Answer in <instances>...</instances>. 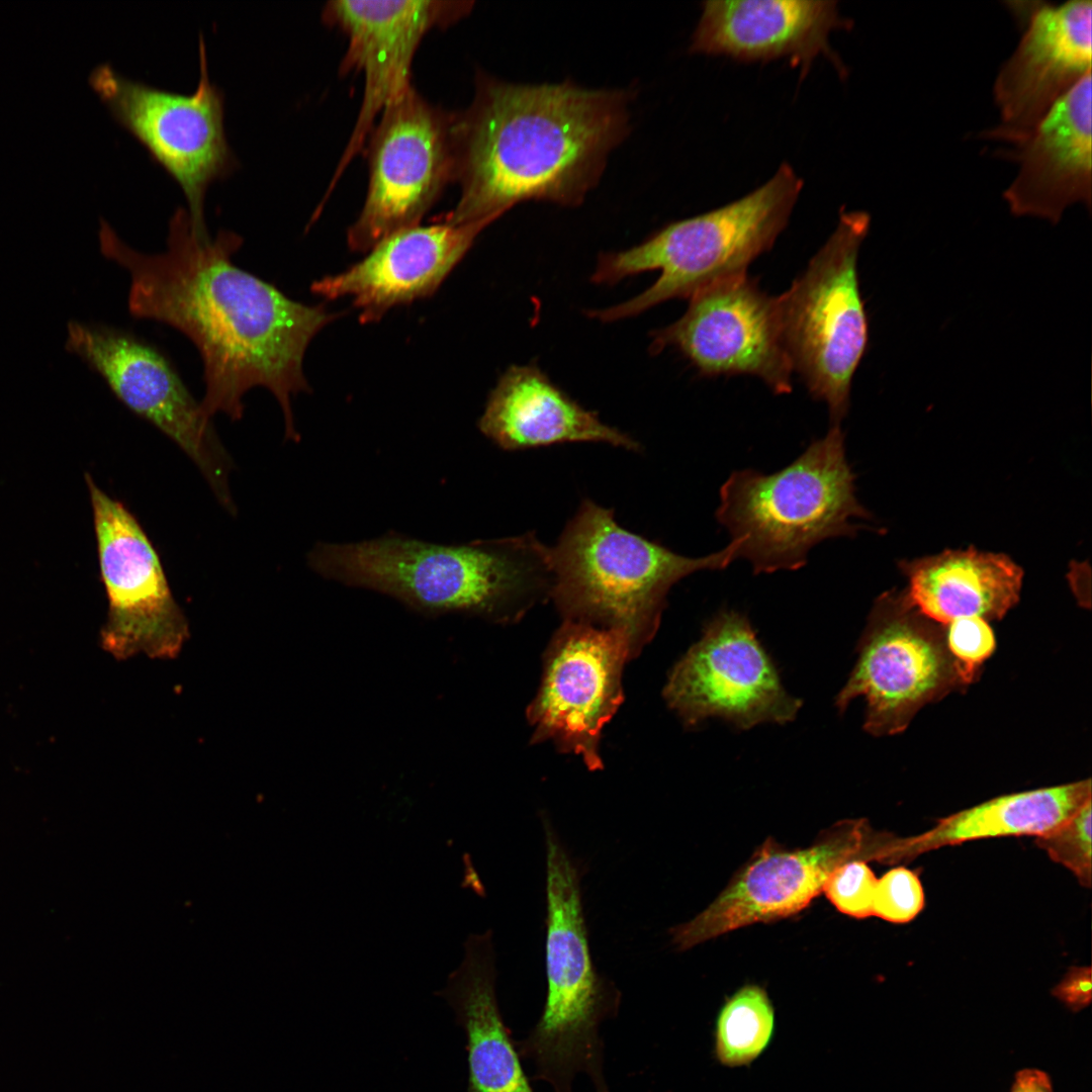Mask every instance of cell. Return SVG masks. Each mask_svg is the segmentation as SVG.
<instances>
[{"instance_id":"obj_2","label":"cell","mask_w":1092,"mask_h":1092,"mask_svg":"<svg viewBox=\"0 0 1092 1092\" xmlns=\"http://www.w3.org/2000/svg\"><path fill=\"white\" fill-rule=\"evenodd\" d=\"M631 90L516 84L478 72L453 113L459 199L441 221L496 220L525 201L581 204L630 131Z\"/></svg>"},{"instance_id":"obj_9","label":"cell","mask_w":1092,"mask_h":1092,"mask_svg":"<svg viewBox=\"0 0 1092 1092\" xmlns=\"http://www.w3.org/2000/svg\"><path fill=\"white\" fill-rule=\"evenodd\" d=\"M198 86L180 94L132 80L109 64L95 67L89 82L125 129L177 181L196 234L208 238L204 196L208 185L238 166L223 126L224 95L209 81L205 43L199 35Z\"/></svg>"},{"instance_id":"obj_23","label":"cell","mask_w":1092,"mask_h":1092,"mask_svg":"<svg viewBox=\"0 0 1092 1092\" xmlns=\"http://www.w3.org/2000/svg\"><path fill=\"white\" fill-rule=\"evenodd\" d=\"M482 434L508 451L572 442H600L630 451L640 444L605 424L536 365H512L490 391L478 422Z\"/></svg>"},{"instance_id":"obj_17","label":"cell","mask_w":1092,"mask_h":1092,"mask_svg":"<svg viewBox=\"0 0 1092 1092\" xmlns=\"http://www.w3.org/2000/svg\"><path fill=\"white\" fill-rule=\"evenodd\" d=\"M651 339L653 354L672 348L704 376L752 375L777 394L792 391L777 297L746 273L696 292L686 312Z\"/></svg>"},{"instance_id":"obj_16","label":"cell","mask_w":1092,"mask_h":1092,"mask_svg":"<svg viewBox=\"0 0 1092 1092\" xmlns=\"http://www.w3.org/2000/svg\"><path fill=\"white\" fill-rule=\"evenodd\" d=\"M473 1L335 0L324 22L348 39L341 75L363 73L362 102L350 139L324 196L327 201L364 146L383 109L411 87L413 61L423 38L469 15Z\"/></svg>"},{"instance_id":"obj_10","label":"cell","mask_w":1092,"mask_h":1092,"mask_svg":"<svg viewBox=\"0 0 1092 1092\" xmlns=\"http://www.w3.org/2000/svg\"><path fill=\"white\" fill-rule=\"evenodd\" d=\"M939 625L912 606L905 592L881 595L858 642L855 666L836 697L839 712L862 697L866 731L893 735L926 704L967 685Z\"/></svg>"},{"instance_id":"obj_14","label":"cell","mask_w":1092,"mask_h":1092,"mask_svg":"<svg viewBox=\"0 0 1092 1092\" xmlns=\"http://www.w3.org/2000/svg\"><path fill=\"white\" fill-rule=\"evenodd\" d=\"M66 348L100 374L128 410L174 441L232 509L229 461L210 419L158 348L123 330L75 321L68 325Z\"/></svg>"},{"instance_id":"obj_27","label":"cell","mask_w":1092,"mask_h":1092,"mask_svg":"<svg viewBox=\"0 0 1092 1092\" xmlns=\"http://www.w3.org/2000/svg\"><path fill=\"white\" fill-rule=\"evenodd\" d=\"M775 1029V1010L766 991L757 985L741 987L722 1006L716 1021L715 1056L723 1066H747L768 1045Z\"/></svg>"},{"instance_id":"obj_22","label":"cell","mask_w":1092,"mask_h":1092,"mask_svg":"<svg viewBox=\"0 0 1092 1092\" xmlns=\"http://www.w3.org/2000/svg\"><path fill=\"white\" fill-rule=\"evenodd\" d=\"M1018 173L1004 191L1011 212L1057 223L1067 207H1091V73L1008 154Z\"/></svg>"},{"instance_id":"obj_8","label":"cell","mask_w":1092,"mask_h":1092,"mask_svg":"<svg viewBox=\"0 0 1092 1092\" xmlns=\"http://www.w3.org/2000/svg\"><path fill=\"white\" fill-rule=\"evenodd\" d=\"M870 222L864 211L842 210L833 234L777 297L793 372L812 397L827 404L831 425H840L848 412L852 378L869 341L857 258Z\"/></svg>"},{"instance_id":"obj_28","label":"cell","mask_w":1092,"mask_h":1092,"mask_svg":"<svg viewBox=\"0 0 1092 1092\" xmlns=\"http://www.w3.org/2000/svg\"><path fill=\"white\" fill-rule=\"evenodd\" d=\"M1091 800L1055 829L1035 836V844L1069 869L1079 883L1091 887Z\"/></svg>"},{"instance_id":"obj_15","label":"cell","mask_w":1092,"mask_h":1092,"mask_svg":"<svg viewBox=\"0 0 1092 1092\" xmlns=\"http://www.w3.org/2000/svg\"><path fill=\"white\" fill-rule=\"evenodd\" d=\"M664 698L688 726L717 717L739 729L793 721L802 702L783 687L748 619L721 611L673 667Z\"/></svg>"},{"instance_id":"obj_3","label":"cell","mask_w":1092,"mask_h":1092,"mask_svg":"<svg viewBox=\"0 0 1092 1092\" xmlns=\"http://www.w3.org/2000/svg\"><path fill=\"white\" fill-rule=\"evenodd\" d=\"M308 564L325 577L378 590L430 615L517 616L539 595H550L553 583L550 548L533 533L449 546L395 534L320 543Z\"/></svg>"},{"instance_id":"obj_33","label":"cell","mask_w":1092,"mask_h":1092,"mask_svg":"<svg viewBox=\"0 0 1092 1092\" xmlns=\"http://www.w3.org/2000/svg\"><path fill=\"white\" fill-rule=\"evenodd\" d=\"M1010 1092H1054L1049 1073L1036 1068H1024L1014 1075Z\"/></svg>"},{"instance_id":"obj_12","label":"cell","mask_w":1092,"mask_h":1092,"mask_svg":"<svg viewBox=\"0 0 1092 1092\" xmlns=\"http://www.w3.org/2000/svg\"><path fill=\"white\" fill-rule=\"evenodd\" d=\"M889 838L864 819L839 821L806 848H785L768 838L712 904L670 930L672 943L687 950L740 927L794 915L823 893L843 864L884 862Z\"/></svg>"},{"instance_id":"obj_19","label":"cell","mask_w":1092,"mask_h":1092,"mask_svg":"<svg viewBox=\"0 0 1092 1092\" xmlns=\"http://www.w3.org/2000/svg\"><path fill=\"white\" fill-rule=\"evenodd\" d=\"M1090 0L1042 5L1031 11L1018 46L994 83L1000 123L986 139L1022 143L1051 108L1091 73Z\"/></svg>"},{"instance_id":"obj_21","label":"cell","mask_w":1092,"mask_h":1092,"mask_svg":"<svg viewBox=\"0 0 1092 1092\" xmlns=\"http://www.w3.org/2000/svg\"><path fill=\"white\" fill-rule=\"evenodd\" d=\"M849 25L831 0L706 1L690 52L742 62L789 58L804 73L822 54L842 71L828 37Z\"/></svg>"},{"instance_id":"obj_29","label":"cell","mask_w":1092,"mask_h":1092,"mask_svg":"<svg viewBox=\"0 0 1092 1092\" xmlns=\"http://www.w3.org/2000/svg\"><path fill=\"white\" fill-rule=\"evenodd\" d=\"M923 906V888L914 872L898 867L878 880L873 915L893 923H906L914 919Z\"/></svg>"},{"instance_id":"obj_30","label":"cell","mask_w":1092,"mask_h":1092,"mask_svg":"<svg viewBox=\"0 0 1092 1092\" xmlns=\"http://www.w3.org/2000/svg\"><path fill=\"white\" fill-rule=\"evenodd\" d=\"M878 879L863 860H853L839 868L826 884L823 893L835 908L854 918L873 915Z\"/></svg>"},{"instance_id":"obj_24","label":"cell","mask_w":1092,"mask_h":1092,"mask_svg":"<svg viewBox=\"0 0 1092 1092\" xmlns=\"http://www.w3.org/2000/svg\"><path fill=\"white\" fill-rule=\"evenodd\" d=\"M463 946L461 964L437 994L465 1030L467 1092H535L498 1008L492 931L469 934Z\"/></svg>"},{"instance_id":"obj_31","label":"cell","mask_w":1092,"mask_h":1092,"mask_svg":"<svg viewBox=\"0 0 1092 1092\" xmlns=\"http://www.w3.org/2000/svg\"><path fill=\"white\" fill-rule=\"evenodd\" d=\"M946 645L959 663L964 678L970 684L979 666L995 649L994 633L980 617L959 618L945 626Z\"/></svg>"},{"instance_id":"obj_26","label":"cell","mask_w":1092,"mask_h":1092,"mask_svg":"<svg viewBox=\"0 0 1092 1092\" xmlns=\"http://www.w3.org/2000/svg\"><path fill=\"white\" fill-rule=\"evenodd\" d=\"M1090 800V779L1000 796L941 818L920 835L893 836L889 862L907 860L928 850L976 839L1039 836L1064 823Z\"/></svg>"},{"instance_id":"obj_1","label":"cell","mask_w":1092,"mask_h":1092,"mask_svg":"<svg viewBox=\"0 0 1092 1092\" xmlns=\"http://www.w3.org/2000/svg\"><path fill=\"white\" fill-rule=\"evenodd\" d=\"M99 242L102 254L129 274L131 315L168 325L197 348L204 416L223 413L240 420L246 392L264 387L280 404L286 438L298 441L291 398L310 390L304 355L312 339L341 313L291 299L235 265L232 257L243 238L226 230L214 239L199 237L183 207L170 218L162 253L133 249L104 219Z\"/></svg>"},{"instance_id":"obj_20","label":"cell","mask_w":1092,"mask_h":1092,"mask_svg":"<svg viewBox=\"0 0 1092 1092\" xmlns=\"http://www.w3.org/2000/svg\"><path fill=\"white\" fill-rule=\"evenodd\" d=\"M492 222L439 220L397 231L348 269L313 281L310 290L329 300L349 297L362 324L377 323L396 306L433 295Z\"/></svg>"},{"instance_id":"obj_5","label":"cell","mask_w":1092,"mask_h":1092,"mask_svg":"<svg viewBox=\"0 0 1092 1092\" xmlns=\"http://www.w3.org/2000/svg\"><path fill=\"white\" fill-rule=\"evenodd\" d=\"M546 844L547 994L538 1021L517 1042L520 1057L554 1092H572L585 1074L596 1092H610L604 1074L601 1024L616 1016L621 993L596 970L581 902V873L551 822L543 818Z\"/></svg>"},{"instance_id":"obj_11","label":"cell","mask_w":1092,"mask_h":1092,"mask_svg":"<svg viewBox=\"0 0 1092 1092\" xmlns=\"http://www.w3.org/2000/svg\"><path fill=\"white\" fill-rule=\"evenodd\" d=\"M453 113L412 85L381 112L368 146L363 207L347 232L353 252L366 253L387 236L420 224L454 182Z\"/></svg>"},{"instance_id":"obj_18","label":"cell","mask_w":1092,"mask_h":1092,"mask_svg":"<svg viewBox=\"0 0 1092 1092\" xmlns=\"http://www.w3.org/2000/svg\"><path fill=\"white\" fill-rule=\"evenodd\" d=\"M632 653L623 631L565 620L528 709L534 739H550L580 756L588 768H601V732L623 701L622 672Z\"/></svg>"},{"instance_id":"obj_13","label":"cell","mask_w":1092,"mask_h":1092,"mask_svg":"<svg viewBox=\"0 0 1092 1092\" xmlns=\"http://www.w3.org/2000/svg\"><path fill=\"white\" fill-rule=\"evenodd\" d=\"M100 573L108 599L102 647L117 660L179 655L189 637L160 558L132 514L88 476Z\"/></svg>"},{"instance_id":"obj_4","label":"cell","mask_w":1092,"mask_h":1092,"mask_svg":"<svg viewBox=\"0 0 1092 1092\" xmlns=\"http://www.w3.org/2000/svg\"><path fill=\"white\" fill-rule=\"evenodd\" d=\"M802 188V179L783 163L764 184L733 202L670 222L630 249L601 253L590 277L595 284L612 285L652 270L659 276L633 298L586 315L602 323L625 320L745 274L786 228Z\"/></svg>"},{"instance_id":"obj_32","label":"cell","mask_w":1092,"mask_h":1092,"mask_svg":"<svg viewBox=\"0 0 1092 1092\" xmlns=\"http://www.w3.org/2000/svg\"><path fill=\"white\" fill-rule=\"evenodd\" d=\"M1091 989V968L1072 967L1052 990V995L1071 1011L1079 1012L1090 1005Z\"/></svg>"},{"instance_id":"obj_6","label":"cell","mask_w":1092,"mask_h":1092,"mask_svg":"<svg viewBox=\"0 0 1092 1092\" xmlns=\"http://www.w3.org/2000/svg\"><path fill=\"white\" fill-rule=\"evenodd\" d=\"M550 596L566 620L623 631L636 651L652 637L669 589L701 570L727 567L736 546L693 558L621 527L612 509L583 499L550 548Z\"/></svg>"},{"instance_id":"obj_7","label":"cell","mask_w":1092,"mask_h":1092,"mask_svg":"<svg viewBox=\"0 0 1092 1092\" xmlns=\"http://www.w3.org/2000/svg\"><path fill=\"white\" fill-rule=\"evenodd\" d=\"M840 425L813 441L791 464L771 473L736 470L720 488L716 519L731 536L737 558L753 572L803 567L810 550L858 531L869 513L855 494Z\"/></svg>"},{"instance_id":"obj_25","label":"cell","mask_w":1092,"mask_h":1092,"mask_svg":"<svg viewBox=\"0 0 1092 1092\" xmlns=\"http://www.w3.org/2000/svg\"><path fill=\"white\" fill-rule=\"evenodd\" d=\"M901 568L910 604L942 626L964 617L1001 619L1017 603L1023 577L1008 556L971 548L904 561Z\"/></svg>"}]
</instances>
